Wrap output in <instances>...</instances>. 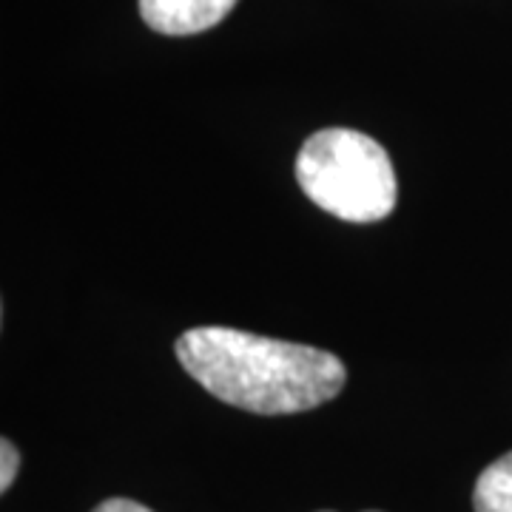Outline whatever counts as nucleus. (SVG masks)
Segmentation results:
<instances>
[{
    "mask_svg": "<svg viewBox=\"0 0 512 512\" xmlns=\"http://www.w3.org/2000/svg\"><path fill=\"white\" fill-rule=\"evenodd\" d=\"M296 183L313 205L345 222L384 220L399 200L393 163L373 137L322 128L296 157Z\"/></svg>",
    "mask_w": 512,
    "mask_h": 512,
    "instance_id": "nucleus-2",
    "label": "nucleus"
},
{
    "mask_svg": "<svg viewBox=\"0 0 512 512\" xmlns=\"http://www.w3.org/2000/svg\"><path fill=\"white\" fill-rule=\"evenodd\" d=\"M92 512H154L143 507V504H137V501H131V498H109V501H103L100 507H94Z\"/></svg>",
    "mask_w": 512,
    "mask_h": 512,
    "instance_id": "nucleus-6",
    "label": "nucleus"
},
{
    "mask_svg": "<svg viewBox=\"0 0 512 512\" xmlns=\"http://www.w3.org/2000/svg\"><path fill=\"white\" fill-rule=\"evenodd\" d=\"M185 373L220 402L259 413H305L342 393L348 370L333 353L237 328H191L177 339Z\"/></svg>",
    "mask_w": 512,
    "mask_h": 512,
    "instance_id": "nucleus-1",
    "label": "nucleus"
},
{
    "mask_svg": "<svg viewBox=\"0 0 512 512\" xmlns=\"http://www.w3.org/2000/svg\"><path fill=\"white\" fill-rule=\"evenodd\" d=\"M239 0H140V18L160 35L185 37L208 32Z\"/></svg>",
    "mask_w": 512,
    "mask_h": 512,
    "instance_id": "nucleus-3",
    "label": "nucleus"
},
{
    "mask_svg": "<svg viewBox=\"0 0 512 512\" xmlns=\"http://www.w3.org/2000/svg\"><path fill=\"white\" fill-rule=\"evenodd\" d=\"M18 467H20L18 447H15L9 439H3L0 441V490H3V493L12 487V481H15V476H18Z\"/></svg>",
    "mask_w": 512,
    "mask_h": 512,
    "instance_id": "nucleus-5",
    "label": "nucleus"
},
{
    "mask_svg": "<svg viewBox=\"0 0 512 512\" xmlns=\"http://www.w3.org/2000/svg\"><path fill=\"white\" fill-rule=\"evenodd\" d=\"M476 512H512V453L493 461L473 490Z\"/></svg>",
    "mask_w": 512,
    "mask_h": 512,
    "instance_id": "nucleus-4",
    "label": "nucleus"
}]
</instances>
